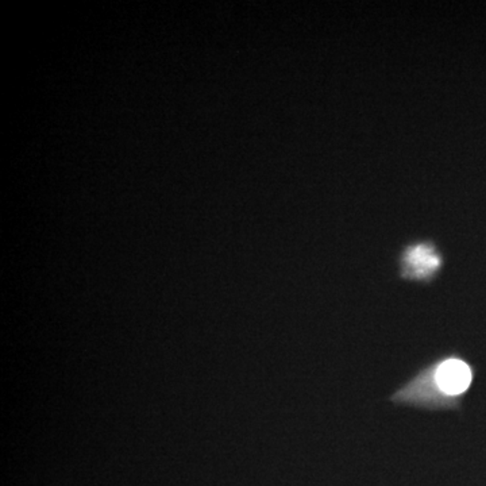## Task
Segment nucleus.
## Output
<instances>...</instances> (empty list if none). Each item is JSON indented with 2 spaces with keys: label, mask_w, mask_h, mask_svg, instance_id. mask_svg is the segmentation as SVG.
Here are the masks:
<instances>
[{
  "label": "nucleus",
  "mask_w": 486,
  "mask_h": 486,
  "mask_svg": "<svg viewBox=\"0 0 486 486\" xmlns=\"http://www.w3.org/2000/svg\"><path fill=\"white\" fill-rule=\"evenodd\" d=\"M472 380V369L466 362L458 358H447L419 373L394 394L393 400L419 408L440 409L450 405L453 398L465 393Z\"/></svg>",
  "instance_id": "nucleus-1"
}]
</instances>
